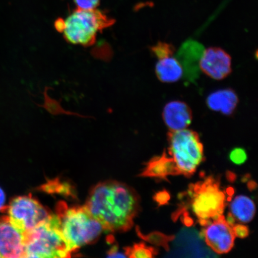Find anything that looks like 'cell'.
<instances>
[{"label":"cell","mask_w":258,"mask_h":258,"mask_svg":"<svg viewBox=\"0 0 258 258\" xmlns=\"http://www.w3.org/2000/svg\"><path fill=\"white\" fill-rule=\"evenodd\" d=\"M44 191L48 192L61 193L68 196L72 195V189L71 186L66 183H60L57 181H51L44 185Z\"/></svg>","instance_id":"cell-19"},{"label":"cell","mask_w":258,"mask_h":258,"mask_svg":"<svg viewBox=\"0 0 258 258\" xmlns=\"http://www.w3.org/2000/svg\"><path fill=\"white\" fill-rule=\"evenodd\" d=\"M205 227V241L215 252L227 253L233 249L235 239L233 227L227 223L223 215Z\"/></svg>","instance_id":"cell-8"},{"label":"cell","mask_w":258,"mask_h":258,"mask_svg":"<svg viewBox=\"0 0 258 258\" xmlns=\"http://www.w3.org/2000/svg\"><path fill=\"white\" fill-rule=\"evenodd\" d=\"M226 221H227V223L231 226V227H233L235 225V219L234 217V216L231 214V213H229L228 214L227 220H226Z\"/></svg>","instance_id":"cell-26"},{"label":"cell","mask_w":258,"mask_h":258,"mask_svg":"<svg viewBox=\"0 0 258 258\" xmlns=\"http://www.w3.org/2000/svg\"><path fill=\"white\" fill-rule=\"evenodd\" d=\"M5 212L12 224L24 235L50 217V212L30 196L12 200Z\"/></svg>","instance_id":"cell-7"},{"label":"cell","mask_w":258,"mask_h":258,"mask_svg":"<svg viewBox=\"0 0 258 258\" xmlns=\"http://www.w3.org/2000/svg\"><path fill=\"white\" fill-rule=\"evenodd\" d=\"M137 233L139 236L143 238L148 243L157 245L164 247V249L169 250V243L170 241L173 240V235H167L159 232H153L148 235H145L141 233L138 227L137 228Z\"/></svg>","instance_id":"cell-17"},{"label":"cell","mask_w":258,"mask_h":258,"mask_svg":"<svg viewBox=\"0 0 258 258\" xmlns=\"http://www.w3.org/2000/svg\"><path fill=\"white\" fill-rule=\"evenodd\" d=\"M186 200L174 213L173 220L186 209H191L201 225L206 227L212 221L223 215L227 205V196L221 188L218 177L209 176L188 186L183 193Z\"/></svg>","instance_id":"cell-2"},{"label":"cell","mask_w":258,"mask_h":258,"mask_svg":"<svg viewBox=\"0 0 258 258\" xmlns=\"http://www.w3.org/2000/svg\"><path fill=\"white\" fill-rule=\"evenodd\" d=\"M162 117L170 131H178L186 128L191 123L192 112L185 102L173 101L164 106Z\"/></svg>","instance_id":"cell-11"},{"label":"cell","mask_w":258,"mask_h":258,"mask_svg":"<svg viewBox=\"0 0 258 258\" xmlns=\"http://www.w3.org/2000/svg\"><path fill=\"white\" fill-rule=\"evenodd\" d=\"M238 103L237 95L231 89L217 90L209 95L206 99V104L211 110L226 115L233 114Z\"/></svg>","instance_id":"cell-13"},{"label":"cell","mask_w":258,"mask_h":258,"mask_svg":"<svg viewBox=\"0 0 258 258\" xmlns=\"http://www.w3.org/2000/svg\"><path fill=\"white\" fill-rule=\"evenodd\" d=\"M135 190L121 182L98 183L90 192L85 207L108 232H124L132 227L140 210Z\"/></svg>","instance_id":"cell-1"},{"label":"cell","mask_w":258,"mask_h":258,"mask_svg":"<svg viewBox=\"0 0 258 258\" xmlns=\"http://www.w3.org/2000/svg\"><path fill=\"white\" fill-rule=\"evenodd\" d=\"M231 214L235 219L243 223H248L253 219L256 208L252 200L245 196H238L231 203Z\"/></svg>","instance_id":"cell-15"},{"label":"cell","mask_w":258,"mask_h":258,"mask_svg":"<svg viewBox=\"0 0 258 258\" xmlns=\"http://www.w3.org/2000/svg\"><path fill=\"white\" fill-rule=\"evenodd\" d=\"M150 51L155 57L161 59L164 57L173 56L175 51V47L172 44L159 41L150 47Z\"/></svg>","instance_id":"cell-18"},{"label":"cell","mask_w":258,"mask_h":258,"mask_svg":"<svg viewBox=\"0 0 258 258\" xmlns=\"http://www.w3.org/2000/svg\"><path fill=\"white\" fill-rule=\"evenodd\" d=\"M114 23V19L100 10L76 9L66 19H57L54 27L68 43L89 47L95 43L100 32Z\"/></svg>","instance_id":"cell-3"},{"label":"cell","mask_w":258,"mask_h":258,"mask_svg":"<svg viewBox=\"0 0 258 258\" xmlns=\"http://www.w3.org/2000/svg\"><path fill=\"white\" fill-rule=\"evenodd\" d=\"M167 141L169 147L166 152L175 162L179 175L192 176L205 159L199 134L186 128L170 131Z\"/></svg>","instance_id":"cell-6"},{"label":"cell","mask_w":258,"mask_h":258,"mask_svg":"<svg viewBox=\"0 0 258 258\" xmlns=\"http://www.w3.org/2000/svg\"><path fill=\"white\" fill-rule=\"evenodd\" d=\"M229 158L231 162L236 165H241L246 162L247 159V155L243 148H235L231 151L229 154Z\"/></svg>","instance_id":"cell-20"},{"label":"cell","mask_w":258,"mask_h":258,"mask_svg":"<svg viewBox=\"0 0 258 258\" xmlns=\"http://www.w3.org/2000/svg\"><path fill=\"white\" fill-rule=\"evenodd\" d=\"M170 199L169 193L163 190V191L157 192L153 197V199L159 206L167 205Z\"/></svg>","instance_id":"cell-22"},{"label":"cell","mask_w":258,"mask_h":258,"mask_svg":"<svg viewBox=\"0 0 258 258\" xmlns=\"http://www.w3.org/2000/svg\"><path fill=\"white\" fill-rule=\"evenodd\" d=\"M170 175H179L176 164L172 158L167 153L166 150L160 156L154 157L148 163L140 176L156 177L167 180Z\"/></svg>","instance_id":"cell-12"},{"label":"cell","mask_w":258,"mask_h":258,"mask_svg":"<svg viewBox=\"0 0 258 258\" xmlns=\"http://www.w3.org/2000/svg\"><path fill=\"white\" fill-rule=\"evenodd\" d=\"M108 257H126L125 254L119 252L118 247L117 246H113L111 248L108 253Z\"/></svg>","instance_id":"cell-24"},{"label":"cell","mask_w":258,"mask_h":258,"mask_svg":"<svg viewBox=\"0 0 258 258\" xmlns=\"http://www.w3.org/2000/svg\"><path fill=\"white\" fill-rule=\"evenodd\" d=\"M155 72L160 82L172 83L182 78L183 69L178 60L170 56L159 59L155 68Z\"/></svg>","instance_id":"cell-14"},{"label":"cell","mask_w":258,"mask_h":258,"mask_svg":"<svg viewBox=\"0 0 258 258\" xmlns=\"http://www.w3.org/2000/svg\"><path fill=\"white\" fill-rule=\"evenodd\" d=\"M6 195L3 190L0 188V212H5L6 207Z\"/></svg>","instance_id":"cell-25"},{"label":"cell","mask_w":258,"mask_h":258,"mask_svg":"<svg viewBox=\"0 0 258 258\" xmlns=\"http://www.w3.org/2000/svg\"><path fill=\"white\" fill-rule=\"evenodd\" d=\"M25 235L16 228L8 216L0 217V257H25Z\"/></svg>","instance_id":"cell-10"},{"label":"cell","mask_w":258,"mask_h":258,"mask_svg":"<svg viewBox=\"0 0 258 258\" xmlns=\"http://www.w3.org/2000/svg\"><path fill=\"white\" fill-rule=\"evenodd\" d=\"M233 230L235 237L240 238H246L249 235V228L246 225L241 224H235Z\"/></svg>","instance_id":"cell-23"},{"label":"cell","mask_w":258,"mask_h":258,"mask_svg":"<svg viewBox=\"0 0 258 258\" xmlns=\"http://www.w3.org/2000/svg\"><path fill=\"white\" fill-rule=\"evenodd\" d=\"M25 257H67L72 256L61 230L57 215L51 214L25 235Z\"/></svg>","instance_id":"cell-5"},{"label":"cell","mask_w":258,"mask_h":258,"mask_svg":"<svg viewBox=\"0 0 258 258\" xmlns=\"http://www.w3.org/2000/svg\"><path fill=\"white\" fill-rule=\"evenodd\" d=\"M125 251V255L131 258H151L158 254L156 248L147 246L144 243L135 244L132 247H126Z\"/></svg>","instance_id":"cell-16"},{"label":"cell","mask_w":258,"mask_h":258,"mask_svg":"<svg viewBox=\"0 0 258 258\" xmlns=\"http://www.w3.org/2000/svg\"><path fill=\"white\" fill-rule=\"evenodd\" d=\"M231 57L220 47H211L203 51L199 67L206 76L215 80H222L232 73Z\"/></svg>","instance_id":"cell-9"},{"label":"cell","mask_w":258,"mask_h":258,"mask_svg":"<svg viewBox=\"0 0 258 258\" xmlns=\"http://www.w3.org/2000/svg\"><path fill=\"white\" fill-rule=\"evenodd\" d=\"M77 9L91 10L96 9L100 0H74Z\"/></svg>","instance_id":"cell-21"},{"label":"cell","mask_w":258,"mask_h":258,"mask_svg":"<svg viewBox=\"0 0 258 258\" xmlns=\"http://www.w3.org/2000/svg\"><path fill=\"white\" fill-rule=\"evenodd\" d=\"M61 230L72 253L80 247L92 243L104 231L101 224L85 207L69 208L66 203L57 206Z\"/></svg>","instance_id":"cell-4"}]
</instances>
